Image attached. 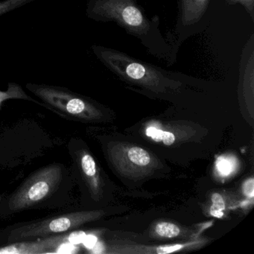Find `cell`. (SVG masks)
I'll use <instances>...</instances> for the list:
<instances>
[{"instance_id": "6da1fadb", "label": "cell", "mask_w": 254, "mask_h": 254, "mask_svg": "<svg viewBox=\"0 0 254 254\" xmlns=\"http://www.w3.org/2000/svg\"><path fill=\"white\" fill-rule=\"evenodd\" d=\"M69 169L62 163L47 165L31 174L1 203L5 215L27 209L62 204L66 200L72 183Z\"/></svg>"}, {"instance_id": "7a4b0ae2", "label": "cell", "mask_w": 254, "mask_h": 254, "mask_svg": "<svg viewBox=\"0 0 254 254\" xmlns=\"http://www.w3.org/2000/svg\"><path fill=\"white\" fill-rule=\"evenodd\" d=\"M26 88L38 98L41 106L66 120L91 122L102 117L94 102L66 87L28 83Z\"/></svg>"}, {"instance_id": "3957f363", "label": "cell", "mask_w": 254, "mask_h": 254, "mask_svg": "<svg viewBox=\"0 0 254 254\" xmlns=\"http://www.w3.org/2000/svg\"><path fill=\"white\" fill-rule=\"evenodd\" d=\"M86 14L96 21H115L129 33L140 38L142 42L157 32L136 0H89Z\"/></svg>"}, {"instance_id": "277c9868", "label": "cell", "mask_w": 254, "mask_h": 254, "mask_svg": "<svg viewBox=\"0 0 254 254\" xmlns=\"http://www.w3.org/2000/svg\"><path fill=\"white\" fill-rule=\"evenodd\" d=\"M103 215L102 210L73 211L20 223L8 229L7 244L38 240L73 231L87 223L99 219Z\"/></svg>"}, {"instance_id": "5b68a950", "label": "cell", "mask_w": 254, "mask_h": 254, "mask_svg": "<svg viewBox=\"0 0 254 254\" xmlns=\"http://www.w3.org/2000/svg\"><path fill=\"white\" fill-rule=\"evenodd\" d=\"M92 50L107 67L125 79L152 90H159L163 86L166 87L167 82L173 83L154 66L134 60L120 52L99 46H93Z\"/></svg>"}, {"instance_id": "8992f818", "label": "cell", "mask_w": 254, "mask_h": 254, "mask_svg": "<svg viewBox=\"0 0 254 254\" xmlns=\"http://www.w3.org/2000/svg\"><path fill=\"white\" fill-rule=\"evenodd\" d=\"M108 156L119 172L127 178L145 176L157 166V160L141 147L117 143L108 148Z\"/></svg>"}, {"instance_id": "52a82bcc", "label": "cell", "mask_w": 254, "mask_h": 254, "mask_svg": "<svg viewBox=\"0 0 254 254\" xmlns=\"http://www.w3.org/2000/svg\"><path fill=\"white\" fill-rule=\"evenodd\" d=\"M73 169L87 188L90 196L99 200L102 195V179L95 159L79 141L71 139L68 145Z\"/></svg>"}, {"instance_id": "ba28073f", "label": "cell", "mask_w": 254, "mask_h": 254, "mask_svg": "<svg viewBox=\"0 0 254 254\" xmlns=\"http://www.w3.org/2000/svg\"><path fill=\"white\" fill-rule=\"evenodd\" d=\"M70 245L68 233L44 239L13 242L0 245V254H42L56 252L64 245Z\"/></svg>"}, {"instance_id": "9c48e42d", "label": "cell", "mask_w": 254, "mask_h": 254, "mask_svg": "<svg viewBox=\"0 0 254 254\" xmlns=\"http://www.w3.org/2000/svg\"><path fill=\"white\" fill-rule=\"evenodd\" d=\"M190 244H175V245H159V246H143V245H122L119 247L120 251L114 253L125 254H166L177 252L190 246Z\"/></svg>"}, {"instance_id": "30bf717a", "label": "cell", "mask_w": 254, "mask_h": 254, "mask_svg": "<svg viewBox=\"0 0 254 254\" xmlns=\"http://www.w3.org/2000/svg\"><path fill=\"white\" fill-rule=\"evenodd\" d=\"M181 14L184 24L197 21L204 13L209 0H182Z\"/></svg>"}, {"instance_id": "8fae6325", "label": "cell", "mask_w": 254, "mask_h": 254, "mask_svg": "<svg viewBox=\"0 0 254 254\" xmlns=\"http://www.w3.org/2000/svg\"><path fill=\"white\" fill-rule=\"evenodd\" d=\"M11 99L29 101L41 106V103L39 101L28 95L23 90V87L17 83L9 82L6 90H0V109L5 101L11 100Z\"/></svg>"}, {"instance_id": "7c38bea8", "label": "cell", "mask_w": 254, "mask_h": 254, "mask_svg": "<svg viewBox=\"0 0 254 254\" xmlns=\"http://www.w3.org/2000/svg\"><path fill=\"white\" fill-rule=\"evenodd\" d=\"M146 134L154 141L163 142L166 145H172L176 140L174 133L156 127H151L147 129Z\"/></svg>"}, {"instance_id": "4fadbf2b", "label": "cell", "mask_w": 254, "mask_h": 254, "mask_svg": "<svg viewBox=\"0 0 254 254\" xmlns=\"http://www.w3.org/2000/svg\"><path fill=\"white\" fill-rule=\"evenodd\" d=\"M154 231L157 236L163 238L178 237L181 234V229L176 224L170 222H160L155 226Z\"/></svg>"}, {"instance_id": "5bb4252c", "label": "cell", "mask_w": 254, "mask_h": 254, "mask_svg": "<svg viewBox=\"0 0 254 254\" xmlns=\"http://www.w3.org/2000/svg\"><path fill=\"white\" fill-rule=\"evenodd\" d=\"M36 0H2L0 1V17L17 8H22Z\"/></svg>"}, {"instance_id": "9a60e30c", "label": "cell", "mask_w": 254, "mask_h": 254, "mask_svg": "<svg viewBox=\"0 0 254 254\" xmlns=\"http://www.w3.org/2000/svg\"><path fill=\"white\" fill-rule=\"evenodd\" d=\"M212 206L210 212L213 216L221 218L223 216L222 211L225 209V203L222 196L218 193H215L212 196Z\"/></svg>"}, {"instance_id": "2e32d148", "label": "cell", "mask_w": 254, "mask_h": 254, "mask_svg": "<svg viewBox=\"0 0 254 254\" xmlns=\"http://www.w3.org/2000/svg\"><path fill=\"white\" fill-rule=\"evenodd\" d=\"M217 169L220 174L224 176H227L233 171V164L228 159L221 157L217 161Z\"/></svg>"}, {"instance_id": "e0dca14e", "label": "cell", "mask_w": 254, "mask_h": 254, "mask_svg": "<svg viewBox=\"0 0 254 254\" xmlns=\"http://www.w3.org/2000/svg\"><path fill=\"white\" fill-rule=\"evenodd\" d=\"M229 4L239 3L243 5L249 13L252 20H254V0H227Z\"/></svg>"}, {"instance_id": "ac0fdd59", "label": "cell", "mask_w": 254, "mask_h": 254, "mask_svg": "<svg viewBox=\"0 0 254 254\" xmlns=\"http://www.w3.org/2000/svg\"><path fill=\"white\" fill-rule=\"evenodd\" d=\"M97 241V237L94 236V235H87L83 244H84V246H85L87 249L91 250L92 248L94 247V245H96Z\"/></svg>"}, {"instance_id": "d6986e66", "label": "cell", "mask_w": 254, "mask_h": 254, "mask_svg": "<svg viewBox=\"0 0 254 254\" xmlns=\"http://www.w3.org/2000/svg\"><path fill=\"white\" fill-rule=\"evenodd\" d=\"M254 180L251 179L245 185V194L250 197L254 196Z\"/></svg>"}]
</instances>
